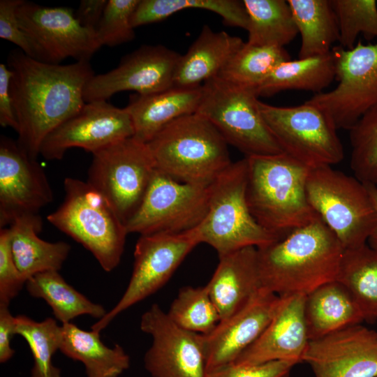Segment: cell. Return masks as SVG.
Listing matches in <instances>:
<instances>
[{
    "instance_id": "46",
    "label": "cell",
    "mask_w": 377,
    "mask_h": 377,
    "mask_svg": "<svg viewBox=\"0 0 377 377\" xmlns=\"http://www.w3.org/2000/svg\"><path fill=\"white\" fill-rule=\"evenodd\" d=\"M364 184L369 191L377 215V186L370 183ZM367 242L370 247L377 251V220L376 225L369 237Z\"/></svg>"
},
{
    "instance_id": "23",
    "label": "cell",
    "mask_w": 377,
    "mask_h": 377,
    "mask_svg": "<svg viewBox=\"0 0 377 377\" xmlns=\"http://www.w3.org/2000/svg\"><path fill=\"white\" fill-rule=\"evenodd\" d=\"M202 98V86L172 87L148 95L131 96L125 108L133 123L134 137L147 143L174 120L195 113Z\"/></svg>"
},
{
    "instance_id": "30",
    "label": "cell",
    "mask_w": 377,
    "mask_h": 377,
    "mask_svg": "<svg viewBox=\"0 0 377 377\" xmlns=\"http://www.w3.org/2000/svg\"><path fill=\"white\" fill-rule=\"evenodd\" d=\"M25 286L31 296L46 302L54 318L62 324L71 323L81 315L99 320L107 313L101 304L91 302L68 284L59 271L36 274L27 281Z\"/></svg>"
},
{
    "instance_id": "10",
    "label": "cell",
    "mask_w": 377,
    "mask_h": 377,
    "mask_svg": "<svg viewBox=\"0 0 377 377\" xmlns=\"http://www.w3.org/2000/svg\"><path fill=\"white\" fill-rule=\"evenodd\" d=\"M258 106L269 131L283 151L309 168L332 165L343 158L337 128L327 114L306 101L280 107L259 101Z\"/></svg>"
},
{
    "instance_id": "3",
    "label": "cell",
    "mask_w": 377,
    "mask_h": 377,
    "mask_svg": "<svg viewBox=\"0 0 377 377\" xmlns=\"http://www.w3.org/2000/svg\"><path fill=\"white\" fill-rule=\"evenodd\" d=\"M246 158L247 204L264 229L281 239L318 217L306 196L311 168L285 153Z\"/></svg>"
},
{
    "instance_id": "1",
    "label": "cell",
    "mask_w": 377,
    "mask_h": 377,
    "mask_svg": "<svg viewBox=\"0 0 377 377\" xmlns=\"http://www.w3.org/2000/svg\"><path fill=\"white\" fill-rule=\"evenodd\" d=\"M10 93L18 124L17 142L31 158L45 138L85 104L83 91L95 75L89 61L66 65L43 62L20 50L9 52Z\"/></svg>"
},
{
    "instance_id": "11",
    "label": "cell",
    "mask_w": 377,
    "mask_h": 377,
    "mask_svg": "<svg viewBox=\"0 0 377 377\" xmlns=\"http://www.w3.org/2000/svg\"><path fill=\"white\" fill-rule=\"evenodd\" d=\"M337 87L313 96L307 101L323 110L336 128L350 130L377 105V43L359 41L351 49H332Z\"/></svg>"
},
{
    "instance_id": "36",
    "label": "cell",
    "mask_w": 377,
    "mask_h": 377,
    "mask_svg": "<svg viewBox=\"0 0 377 377\" xmlns=\"http://www.w3.org/2000/svg\"><path fill=\"white\" fill-rule=\"evenodd\" d=\"M166 313L179 327L202 335L212 332L221 320L207 286L181 288Z\"/></svg>"
},
{
    "instance_id": "13",
    "label": "cell",
    "mask_w": 377,
    "mask_h": 377,
    "mask_svg": "<svg viewBox=\"0 0 377 377\" xmlns=\"http://www.w3.org/2000/svg\"><path fill=\"white\" fill-rule=\"evenodd\" d=\"M199 244L201 241L197 227L180 233L140 235L135 246L133 269L124 293L91 330L101 332L119 313L161 289Z\"/></svg>"
},
{
    "instance_id": "45",
    "label": "cell",
    "mask_w": 377,
    "mask_h": 377,
    "mask_svg": "<svg viewBox=\"0 0 377 377\" xmlns=\"http://www.w3.org/2000/svg\"><path fill=\"white\" fill-rule=\"evenodd\" d=\"M107 2L108 0H82L75 13L76 19L82 26L96 32Z\"/></svg>"
},
{
    "instance_id": "28",
    "label": "cell",
    "mask_w": 377,
    "mask_h": 377,
    "mask_svg": "<svg viewBox=\"0 0 377 377\" xmlns=\"http://www.w3.org/2000/svg\"><path fill=\"white\" fill-rule=\"evenodd\" d=\"M335 79L332 52L311 57L288 60L280 64L256 88L258 96H269L281 91L300 89L323 92Z\"/></svg>"
},
{
    "instance_id": "12",
    "label": "cell",
    "mask_w": 377,
    "mask_h": 377,
    "mask_svg": "<svg viewBox=\"0 0 377 377\" xmlns=\"http://www.w3.org/2000/svg\"><path fill=\"white\" fill-rule=\"evenodd\" d=\"M209 200V186L180 182L156 169L139 207L126 223L127 232L144 235L193 230L206 216Z\"/></svg>"
},
{
    "instance_id": "19",
    "label": "cell",
    "mask_w": 377,
    "mask_h": 377,
    "mask_svg": "<svg viewBox=\"0 0 377 377\" xmlns=\"http://www.w3.org/2000/svg\"><path fill=\"white\" fill-rule=\"evenodd\" d=\"M302 362L315 377H377V332L357 324L310 340Z\"/></svg>"
},
{
    "instance_id": "31",
    "label": "cell",
    "mask_w": 377,
    "mask_h": 377,
    "mask_svg": "<svg viewBox=\"0 0 377 377\" xmlns=\"http://www.w3.org/2000/svg\"><path fill=\"white\" fill-rule=\"evenodd\" d=\"M337 280L350 293L364 321H376L377 251L367 244L344 250Z\"/></svg>"
},
{
    "instance_id": "39",
    "label": "cell",
    "mask_w": 377,
    "mask_h": 377,
    "mask_svg": "<svg viewBox=\"0 0 377 377\" xmlns=\"http://www.w3.org/2000/svg\"><path fill=\"white\" fill-rule=\"evenodd\" d=\"M140 0H108L101 20L96 29L101 46H116L131 41L135 31L132 15Z\"/></svg>"
},
{
    "instance_id": "40",
    "label": "cell",
    "mask_w": 377,
    "mask_h": 377,
    "mask_svg": "<svg viewBox=\"0 0 377 377\" xmlns=\"http://www.w3.org/2000/svg\"><path fill=\"white\" fill-rule=\"evenodd\" d=\"M13 258L8 228L0 230V304L9 305L26 284Z\"/></svg>"
},
{
    "instance_id": "26",
    "label": "cell",
    "mask_w": 377,
    "mask_h": 377,
    "mask_svg": "<svg viewBox=\"0 0 377 377\" xmlns=\"http://www.w3.org/2000/svg\"><path fill=\"white\" fill-rule=\"evenodd\" d=\"M304 318L309 341L364 321L352 295L337 280L306 295Z\"/></svg>"
},
{
    "instance_id": "38",
    "label": "cell",
    "mask_w": 377,
    "mask_h": 377,
    "mask_svg": "<svg viewBox=\"0 0 377 377\" xmlns=\"http://www.w3.org/2000/svg\"><path fill=\"white\" fill-rule=\"evenodd\" d=\"M350 168L363 183L377 186V105L367 111L350 130Z\"/></svg>"
},
{
    "instance_id": "42",
    "label": "cell",
    "mask_w": 377,
    "mask_h": 377,
    "mask_svg": "<svg viewBox=\"0 0 377 377\" xmlns=\"http://www.w3.org/2000/svg\"><path fill=\"white\" fill-rule=\"evenodd\" d=\"M295 364L283 360L254 365L232 363L208 374L207 377H288Z\"/></svg>"
},
{
    "instance_id": "18",
    "label": "cell",
    "mask_w": 377,
    "mask_h": 377,
    "mask_svg": "<svg viewBox=\"0 0 377 377\" xmlns=\"http://www.w3.org/2000/svg\"><path fill=\"white\" fill-rule=\"evenodd\" d=\"M53 200L44 170L30 158L17 141L0 138V228L19 216L38 214Z\"/></svg>"
},
{
    "instance_id": "4",
    "label": "cell",
    "mask_w": 377,
    "mask_h": 377,
    "mask_svg": "<svg viewBox=\"0 0 377 377\" xmlns=\"http://www.w3.org/2000/svg\"><path fill=\"white\" fill-rule=\"evenodd\" d=\"M147 144L156 169L180 182L209 186L232 163L223 137L198 113L174 120Z\"/></svg>"
},
{
    "instance_id": "21",
    "label": "cell",
    "mask_w": 377,
    "mask_h": 377,
    "mask_svg": "<svg viewBox=\"0 0 377 377\" xmlns=\"http://www.w3.org/2000/svg\"><path fill=\"white\" fill-rule=\"evenodd\" d=\"M305 295L281 297L280 304L272 320L260 337L233 362L254 365L283 360L297 364L309 339L304 318Z\"/></svg>"
},
{
    "instance_id": "44",
    "label": "cell",
    "mask_w": 377,
    "mask_h": 377,
    "mask_svg": "<svg viewBox=\"0 0 377 377\" xmlns=\"http://www.w3.org/2000/svg\"><path fill=\"white\" fill-rule=\"evenodd\" d=\"M15 317L13 316L9 305L0 304V362L5 363L15 354L11 348L10 339L14 335Z\"/></svg>"
},
{
    "instance_id": "22",
    "label": "cell",
    "mask_w": 377,
    "mask_h": 377,
    "mask_svg": "<svg viewBox=\"0 0 377 377\" xmlns=\"http://www.w3.org/2000/svg\"><path fill=\"white\" fill-rule=\"evenodd\" d=\"M206 286L221 320L238 311L262 288L257 248L246 247L219 257Z\"/></svg>"
},
{
    "instance_id": "5",
    "label": "cell",
    "mask_w": 377,
    "mask_h": 377,
    "mask_svg": "<svg viewBox=\"0 0 377 377\" xmlns=\"http://www.w3.org/2000/svg\"><path fill=\"white\" fill-rule=\"evenodd\" d=\"M64 199L47 221L89 251L106 272L120 263L126 225L105 198L87 182L67 177Z\"/></svg>"
},
{
    "instance_id": "2",
    "label": "cell",
    "mask_w": 377,
    "mask_h": 377,
    "mask_svg": "<svg viewBox=\"0 0 377 377\" xmlns=\"http://www.w3.org/2000/svg\"><path fill=\"white\" fill-rule=\"evenodd\" d=\"M344 249L319 218L257 248L261 286L281 297L337 280Z\"/></svg>"
},
{
    "instance_id": "33",
    "label": "cell",
    "mask_w": 377,
    "mask_h": 377,
    "mask_svg": "<svg viewBox=\"0 0 377 377\" xmlns=\"http://www.w3.org/2000/svg\"><path fill=\"white\" fill-rule=\"evenodd\" d=\"M196 8L220 15L232 27L247 29L249 17L243 1L237 0H140L131 17L133 28L162 21L185 9Z\"/></svg>"
},
{
    "instance_id": "6",
    "label": "cell",
    "mask_w": 377,
    "mask_h": 377,
    "mask_svg": "<svg viewBox=\"0 0 377 377\" xmlns=\"http://www.w3.org/2000/svg\"><path fill=\"white\" fill-rule=\"evenodd\" d=\"M248 163H232L209 186V208L197 227L201 243L223 256L243 248H259L279 239L252 216L246 197Z\"/></svg>"
},
{
    "instance_id": "9",
    "label": "cell",
    "mask_w": 377,
    "mask_h": 377,
    "mask_svg": "<svg viewBox=\"0 0 377 377\" xmlns=\"http://www.w3.org/2000/svg\"><path fill=\"white\" fill-rule=\"evenodd\" d=\"M155 170L147 144L132 136L93 154L87 182L126 225L139 207Z\"/></svg>"
},
{
    "instance_id": "14",
    "label": "cell",
    "mask_w": 377,
    "mask_h": 377,
    "mask_svg": "<svg viewBox=\"0 0 377 377\" xmlns=\"http://www.w3.org/2000/svg\"><path fill=\"white\" fill-rule=\"evenodd\" d=\"M20 23L28 36L35 59L59 64L68 57L89 61L101 47L96 32L80 24L73 10L24 1L17 8Z\"/></svg>"
},
{
    "instance_id": "17",
    "label": "cell",
    "mask_w": 377,
    "mask_h": 377,
    "mask_svg": "<svg viewBox=\"0 0 377 377\" xmlns=\"http://www.w3.org/2000/svg\"><path fill=\"white\" fill-rule=\"evenodd\" d=\"M133 135V123L126 108H117L106 101L85 103L77 113L45 138L40 154L46 160H60L73 147L93 154Z\"/></svg>"
},
{
    "instance_id": "16",
    "label": "cell",
    "mask_w": 377,
    "mask_h": 377,
    "mask_svg": "<svg viewBox=\"0 0 377 377\" xmlns=\"http://www.w3.org/2000/svg\"><path fill=\"white\" fill-rule=\"evenodd\" d=\"M181 54L161 45H142L123 57L114 69L94 75L86 84L85 103L107 101L123 91L148 95L173 87Z\"/></svg>"
},
{
    "instance_id": "15",
    "label": "cell",
    "mask_w": 377,
    "mask_h": 377,
    "mask_svg": "<svg viewBox=\"0 0 377 377\" xmlns=\"http://www.w3.org/2000/svg\"><path fill=\"white\" fill-rule=\"evenodd\" d=\"M140 329L151 337L144 357L151 377H207L203 335L175 324L154 304L140 319Z\"/></svg>"
},
{
    "instance_id": "43",
    "label": "cell",
    "mask_w": 377,
    "mask_h": 377,
    "mask_svg": "<svg viewBox=\"0 0 377 377\" xmlns=\"http://www.w3.org/2000/svg\"><path fill=\"white\" fill-rule=\"evenodd\" d=\"M12 75L10 68L4 64H0V124L3 127L12 128L17 132L18 124L10 89Z\"/></svg>"
},
{
    "instance_id": "24",
    "label": "cell",
    "mask_w": 377,
    "mask_h": 377,
    "mask_svg": "<svg viewBox=\"0 0 377 377\" xmlns=\"http://www.w3.org/2000/svg\"><path fill=\"white\" fill-rule=\"evenodd\" d=\"M238 36L226 31H214L204 25L199 36L181 55L173 80V87L192 88L218 75L221 69L243 46Z\"/></svg>"
},
{
    "instance_id": "25",
    "label": "cell",
    "mask_w": 377,
    "mask_h": 377,
    "mask_svg": "<svg viewBox=\"0 0 377 377\" xmlns=\"http://www.w3.org/2000/svg\"><path fill=\"white\" fill-rule=\"evenodd\" d=\"M42 227L40 215L30 214L17 216L8 228L13 260L27 281L40 272L59 271L71 251L66 242L40 239L38 235Z\"/></svg>"
},
{
    "instance_id": "35",
    "label": "cell",
    "mask_w": 377,
    "mask_h": 377,
    "mask_svg": "<svg viewBox=\"0 0 377 377\" xmlns=\"http://www.w3.org/2000/svg\"><path fill=\"white\" fill-rule=\"evenodd\" d=\"M15 334L24 338L31 352L34 365L30 377H61V370L52 363L61 343V325L55 319L38 322L24 315L15 316Z\"/></svg>"
},
{
    "instance_id": "7",
    "label": "cell",
    "mask_w": 377,
    "mask_h": 377,
    "mask_svg": "<svg viewBox=\"0 0 377 377\" xmlns=\"http://www.w3.org/2000/svg\"><path fill=\"white\" fill-rule=\"evenodd\" d=\"M306 191L311 208L344 250L367 244L377 215L363 182L323 165L310 169Z\"/></svg>"
},
{
    "instance_id": "34",
    "label": "cell",
    "mask_w": 377,
    "mask_h": 377,
    "mask_svg": "<svg viewBox=\"0 0 377 377\" xmlns=\"http://www.w3.org/2000/svg\"><path fill=\"white\" fill-rule=\"evenodd\" d=\"M290 59L284 47L253 45L246 42L217 76L256 91L280 64Z\"/></svg>"
},
{
    "instance_id": "27",
    "label": "cell",
    "mask_w": 377,
    "mask_h": 377,
    "mask_svg": "<svg viewBox=\"0 0 377 377\" xmlns=\"http://www.w3.org/2000/svg\"><path fill=\"white\" fill-rule=\"evenodd\" d=\"M59 350L81 362L86 377H119L130 367V357L121 346L110 348L102 342L100 332L84 330L72 323L61 325Z\"/></svg>"
},
{
    "instance_id": "8",
    "label": "cell",
    "mask_w": 377,
    "mask_h": 377,
    "mask_svg": "<svg viewBox=\"0 0 377 377\" xmlns=\"http://www.w3.org/2000/svg\"><path fill=\"white\" fill-rule=\"evenodd\" d=\"M255 89L230 83L217 75L202 85L195 113L208 119L228 145L246 157L284 153L260 113Z\"/></svg>"
},
{
    "instance_id": "29",
    "label": "cell",
    "mask_w": 377,
    "mask_h": 377,
    "mask_svg": "<svg viewBox=\"0 0 377 377\" xmlns=\"http://www.w3.org/2000/svg\"><path fill=\"white\" fill-rule=\"evenodd\" d=\"M301 36L299 59L331 52L339 40V27L330 0H288Z\"/></svg>"
},
{
    "instance_id": "32",
    "label": "cell",
    "mask_w": 377,
    "mask_h": 377,
    "mask_svg": "<svg viewBox=\"0 0 377 377\" xmlns=\"http://www.w3.org/2000/svg\"><path fill=\"white\" fill-rule=\"evenodd\" d=\"M249 23L247 43L284 47L298 34L291 10L284 0H244Z\"/></svg>"
},
{
    "instance_id": "41",
    "label": "cell",
    "mask_w": 377,
    "mask_h": 377,
    "mask_svg": "<svg viewBox=\"0 0 377 377\" xmlns=\"http://www.w3.org/2000/svg\"><path fill=\"white\" fill-rule=\"evenodd\" d=\"M23 1H0V38L14 43L27 55L35 59L32 45L17 16V8Z\"/></svg>"
},
{
    "instance_id": "37",
    "label": "cell",
    "mask_w": 377,
    "mask_h": 377,
    "mask_svg": "<svg viewBox=\"0 0 377 377\" xmlns=\"http://www.w3.org/2000/svg\"><path fill=\"white\" fill-rule=\"evenodd\" d=\"M339 27V42L344 49L355 45L359 34L367 40L377 38L375 0H330Z\"/></svg>"
},
{
    "instance_id": "20",
    "label": "cell",
    "mask_w": 377,
    "mask_h": 377,
    "mask_svg": "<svg viewBox=\"0 0 377 377\" xmlns=\"http://www.w3.org/2000/svg\"><path fill=\"white\" fill-rule=\"evenodd\" d=\"M281 300L261 288L244 307L203 335L207 374L233 363L252 345L272 320Z\"/></svg>"
}]
</instances>
